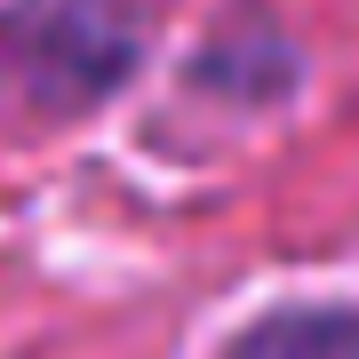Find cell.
Returning a JSON list of instances; mask_svg holds the SVG:
<instances>
[{
	"label": "cell",
	"instance_id": "1",
	"mask_svg": "<svg viewBox=\"0 0 359 359\" xmlns=\"http://www.w3.org/2000/svg\"><path fill=\"white\" fill-rule=\"evenodd\" d=\"M120 72H128V40L104 25L96 8L32 0V8L0 16V112H25V120L80 112Z\"/></svg>",
	"mask_w": 359,
	"mask_h": 359
},
{
	"label": "cell",
	"instance_id": "2",
	"mask_svg": "<svg viewBox=\"0 0 359 359\" xmlns=\"http://www.w3.org/2000/svg\"><path fill=\"white\" fill-rule=\"evenodd\" d=\"M231 359H359V311H280L248 327Z\"/></svg>",
	"mask_w": 359,
	"mask_h": 359
}]
</instances>
